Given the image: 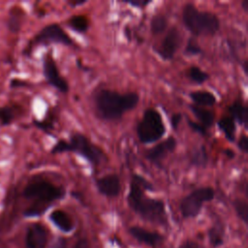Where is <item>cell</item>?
I'll return each mask as SVG.
<instances>
[{
	"instance_id": "11",
	"label": "cell",
	"mask_w": 248,
	"mask_h": 248,
	"mask_svg": "<svg viewBox=\"0 0 248 248\" xmlns=\"http://www.w3.org/2000/svg\"><path fill=\"white\" fill-rule=\"evenodd\" d=\"M176 145L177 141L175 138L170 136L163 141H160L151 148L147 149L144 153V157L153 165L157 166L158 168H162V162L175 150Z\"/></svg>"
},
{
	"instance_id": "7",
	"label": "cell",
	"mask_w": 248,
	"mask_h": 248,
	"mask_svg": "<svg viewBox=\"0 0 248 248\" xmlns=\"http://www.w3.org/2000/svg\"><path fill=\"white\" fill-rule=\"evenodd\" d=\"M215 192L209 187H200L185 196L180 202V211L185 218L196 217L202 210L204 202L214 199Z\"/></svg>"
},
{
	"instance_id": "26",
	"label": "cell",
	"mask_w": 248,
	"mask_h": 248,
	"mask_svg": "<svg viewBox=\"0 0 248 248\" xmlns=\"http://www.w3.org/2000/svg\"><path fill=\"white\" fill-rule=\"evenodd\" d=\"M233 207L237 216L247 224L248 222V205L247 202L241 199H236L233 201Z\"/></svg>"
},
{
	"instance_id": "34",
	"label": "cell",
	"mask_w": 248,
	"mask_h": 248,
	"mask_svg": "<svg viewBox=\"0 0 248 248\" xmlns=\"http://www.w3.org/2000/svg\"><path fill=\"white\" fill-rule=\"evenodd\" d=\"M182 120V114L177 112V113H173L170 117V126L173 130H176L180 124Z\"/></svg>"
},
{
	"instance_id": "3",
	"label": "cell",
	"mask_w": 248,
	"mask_h": 248,
	"mask_svg": "<svg viewBox=\"0 0 248 248\" xmlns=\"http://www.w3.org/2000/svg\"><path fill=\"white\" fill-rule=\"evenodd\" d=\"M127 202L130 208L144 220L160 225L167 223L165 202L147 197L144 190L132 180H130Z\"/></svg>"
},
{
	"instance_id": "19",
	"label": "cell",
	"mask_w": 248,
	"mask_h": 248,
	"mask_svg": "<svg viewBox=\"0 0 248 248\" xmlns=\"http://www.w3.org/2000/svg\"><path fill=\"white\" fill-rule=\"evenodd\" d=\"M189 108L195 117L199 120V123L203 125L206 129L213 126L215 122V115L212 110L195 105H190Z\"/></svg>"
},
{
	"instance_id": "12",
	"label": "cell",
	"mask_w": 248,
	"mask_h": 248,
	"mask_svg": "<svg viewBox=\"0 0 248 248\" xmlns=\"http://www.w3.org/2000/svg\"><path fill=\"white\" fill-rule=\"evenodd\" d=\"M98 192L108 198L117 197L121 191L120 178L116 173L105 174L95 181Z\"/></svg>"
},
{
	"instance_id": "40",
	"label": "cell",
	"mask_w": 248,
	"mask_h": 248,
	"mask_svg": "<svg viewBox=\"0 0 248 248\" xmlns=\"http://www.w3.org/2000/svg\"><path fill=\"white\" fill-rule=\"evenodd\" d=\"M225 155L229 158V159H232L234 157V152L232 149H226L225 150Z\"/></svg>"
},
{
	"instance_id": "5",
	"label": "cell",
	"mask_w": 248,
	"mask_h": 248,
	"mask_svg": "<svg viewBox=\"0 0 248 248\" xmlns=\"http://www.w3.org/2000/svg\"><path fill=\"white\" fill-rule=\"evenodd\" d=\"M182 22L194 36H214L220 29V19L216 14L200 11L192 3L183 7Z\"/></svg>"
},
{
	"instance_id": "33",
	"label": "cell",
	"mask_w": 248,
	"mask_h": 248,
	"mask_svg": "<svg viewBox=\"0 0 248 248\" xmlns=\"http://www.w3.org/2000/svg\"><path fill=\"white\" fill-rule=\"evenodd\" d=\"M152 1L151 0H131V1H124V3L132 6V7H135V8H138V9H143L145 8L146 6H148Z\"/></svg>"
},
{
	"instance_id": "15",
	"label": "cell",
	"mask_w": 248,
	"mask_h": 248,
	"mask_svg": "<svg viewBox=\"0 0 248 248\" xmlns=\"http://www.w3.org/2000/svg\"><path fill=\"white\" fill-rule=\"evenodd\" d=\"M24 17H25V14H24V11L21 9V7H18V6L11 7L8 14L7 21H6L7 27L10 30V32L16 33V34L18 33L23 24Z\"/></svg>"
},
{
	"instance_id": "35",
	"label": "cell",
	"mask_w": 248,
	"mask_h": 248,
	"mask_svg": "<svg viewBox=\"0 0 248 248\" xmlns=\"http://www.w3.org/2000/svg\"><path fill=\"white\" fill-rule=\"evenodd\" d=\"M85 3H87L86 0H70V1H67V4L72 7V8H77L78 6H81V5H84Z\"/></svg>"
},
{
	"instance_id": "6",
	"label": "cell",
	"mask_w": 248,
	"mask_h": 248,
	"mask_svg": "<svg viewBox=\"0 0 248 248\" xmlns=\"http://www.w3.org/2000/svg\"><path fill=\"white\" fill-rule=\"evenodd\" d=\"M136 131L140 142L150 144L160 140L166 135L167 128L161 113L156 108H148L138 122Z\"/></svg>"
},
{
	"instance_id": "4",
	"label": "cell",
	"mask_w": 248,
	"mask_h": 248,
	"mask_svg": "<svg viewBox=\"0 0 248 248\" xmlns=\"http://www.w3.org/2000/svg\"><path fill=\"white\" fill-rule=\"evenodd\" d=\"M72 152L83 157L93 167L100 166L107 160L103 149L92 142L86 136L81 133H74L70 136L69 140H59L50 149L52 155Z\"/></svg>"
},
{
	"instance_id": "41",
	"label": "cell",
	"mask_w": 248,
	"mask_h": 248,
	"mask_svg": "<svg viewBox=\"0 0 248 248\" xmlns=\"http://www.w3.org/2000/svg\"><path fill=\"white\" fill-rule=\"evenodd\" d=\"M242 70H243L244 74L247 76V74H248V61L247 60H244L242 62Z\"/></svg>"
},
{
	"instance_id": "31",
	"label": "cell",
	"mask_w": 248,
	"mask_h": 248,
	"mask_svg": "<svg viewBox=\"0 0 248 248\" xmlns=\"http://www.w3.org/2000/svg\"><path fill=\"white\" fill-rule=\"evenodd\" d=\"M209 238L213 245H219L222 242V233L218 228H212L209 232Z\"/></svg>"
},
{
	"instance_id": "10",
	"label": "cell",
	"mask_w": 248,
	"mask_h": 248,
	"mask_svg": "<svg viewBox=\"0 0 248 248\" xmlns=\"http://www.w3.org/2000/svg\"><path fill=\"white\" fill-rule=\"evenodd\" d=\"M182 43V37L180 31L176 26H172L169 29L165 35L163 41L161 42L158 48H156V53L165 61H170L173 59L177 49L180 47Z\"/></svg>"
},
{
	"instance_id": "23",
	"label": "cell",
	"mask_w": 248,
	"mask_h": 248,
	"mask_svg": "<svg viewBox=\"0 0 248 248\" xmlns=\"http://www.w3.org/2000/svg\"><path fill=\"white\" fill-rule=\"evenodd\" d=\"M209 162V156L204 145L194 149L190 155V163L197 168H206Z\"/></svg>"
},
{
	"instance_id": "27",
	"label": "cell",
	"mask_w": 248,
	"mask_h": 248,
	"mask_svg": "<svg viewBox=\"0 0 248 248\" xmlns=\"http://www.w3.org/2000/svg\"><path fill=\"white\" fill-rule=\"evenodd\" d=\"M131 180L134 181L136 184H138L144 191H154L153 184L140 174L133 173L132 176H131Z\"/></svg>"
},
{
	"instance_id": "9",
	"label": "cell",
	"mask_w": 248,
	"mask_h": 248,
	"mask_svg": "<svg viewBox=\"0 0 248 248\" xmlns=\"http://www.w3.org/2000/svg\"><path fill=\"white\" fill-rule=\"evenodd\" d=\"M43 75L46 82L59 92L66 94L69 91V84L67 80L60 75L56 62L50 53H46L44 56Z\"/></svg>"
},
{
	"instance_id": "32",
	"label": "cell",
	"mask_w": 248,
	"mask_h": 248,
	"mask_svg": "<svg viewBox=\"0 0 248 248\" xmlns=\"http://www.w3.org/2000/svg\"><path fill=\"white\" fill-rule=\"evenodd\" d=\"M237 147L242 153H244V154L248 153V138L245 134L241 135L240 138L238 139Z\"/></svg>"
},
{
	"instance_id": "18",
	"label": "cell",
	"mask_w": 248,
	"mask_h": 248,
	"mask_svg": "<svg viewBox=\"0 0 248 248\" xmlns=\"http://www.w3.org/2000/svg\"><path fill=\"white\" fill-rule=\"evenodd\" d=\"M130 233L137 240L148 245H155L162 239V236L159 233L148 232L140 227H132L130 229Z\"/></svg>"
},
{
	"instance_id": "20",
	"label": "cell",
	"mask_w": 248,
	"mask_h": 248,
	"mask_svg": "<svg viewBox=\"0 0 248 248\" xmlns=\"http://www.w3.org/2000/svg\"><path fill=\"white\" fill-rule=\"evenodd\" d=\"M217 127L223 133L226 140L230 142H233L235 140L236 136V124L235 121L229 116H222L217 121Z\"/></svg>"
},
{
	"instance_id": "30",
	"label": "cell",
	"mask_w": 248,
	"mask_h": 248,
	"mask_svg": "<svg viewBox=\"0 0 248 248\" xmlns=\"http://www.w3.org/2000/svg\"><path fill=\"white\" fill-rule=\"evenodd\" d=\"M34 125L39 128L40 130L44 131L45 133L46 134H50V131L53 130V124L52 122H49L47 120H42V121H39V120H34Z\"/></svg>"
},
{
	"instance_id": "25",
	"label": "cell",
	"mask_w": 248,
	"mask_h": 248,
	"mask_svg": "<svg viewBox=\"0 0 248 248\" xmlns=\"http://www.w3.org/2000/svg\"><path fill=\"white\" fill-rule=\"evenodd\" d=\"M188 77L197 84H202L209 79V75L198 66H191L189 68Z\"/></svg>"
},
{
	"instance_id": "16",
	"label": "cell",
	"mask_w": 248,
	"mask_h": 248,
	"mask_svg": "<svg viewBox=\"0 0 248 248\" xmlns=\"http://www.w3.org/2000/svg\"><path fill=\"white\" fill-rule=\"evenodd\" d=\"M189 97L195 106L202 107V108L212 107L217 103L216 96L212 92L207 90L192 91L190 92Z\"/></svg>"
},
{
	"instance_id": "1",
	"label": "cell",
	"mask_w": 248,
	"mask_h": 248,
	"mask_svg": "<svg viewBox=\"0 0 248 248\" xmlns=\"http://www.w3.org/2000/svg\"><path fill=\"white\" fill-rule=\"evenodd\" d=\"M24 199L32 201V204L24 211V216L34 217L43 214L51 202L65 197L66 191L50 180L34 176L30 178L22 189Z\"/></svg>"
},
{
	"instance_id": "39",
	"label": "cell",
	"mask_w": 248,
	"mask_h": 248,
	"mask_svg": "<svg viewBox=\"0 0 248 248\" xmlns=\"http://www.w3.org/2000/svg\"><path fill=\"white\" fill-rule=\"evenodd\" d=\"M240 6L245 13H248V0H242L240 2Z\"/></svg>"
},
{
	"instance_id": "22",
	"label": "cell",
	"mask_w": 248,
	"mask_h": 248,
	"mask_svg": "<svg viewBox=\"0 0 248 248\" xmlns=\"http://www.w3.org/2000/svg\"><path fill=\"white\" fill-rule=\"evenodd\" d=\"M67 26L78 34H84L89 29V20L84 15H74L68 19Z\"/></svg>"
},
{
	"instance_id": "36",
	"label": "cell",
	"mask_w": 248,
	"mask_h": 248,
	"mask_svg": "<svg viewBox=\"0 0 248 248\" xmlns=\"http://www.w3.org/2000/svg\"><path fill=\"white\" fill-rule=\"evenodd\" d=\"M74 248H89V243L86 239H80L76 242Z\"/></svg>"
},
{
	"instance_id": "37",
	"label": "cell",
	"mask_w": 248,
	"mask_h": 248,
	"mask_svg": "<svg viewBox=\"0 0 248 248\" xmlns=\"http://www.w3.org/2000/svg\"><path fill=\"white\" fill-rule=\"evenodd\" d=\"M50 248H66V241L62 238L56 240Z\"/></svg>"
},
{
	"instance_id": "8",
	"label": "cell",
	"mask_w": 248,
	"mask_h": 248,
	"mask_svg": "<svg viewBox=\"0 0 248 248\" xmlns=\"http://www.w3.org/2000/svg\"><path fill=\"white\" fill-rule=\"evenodd\" d=\"M32 45H44L59 44L64 46L73 45L71 37L64 31V29L57 23H50L44 26L32 39Z\"/></svg>"
},
{
	"instance_id": "14",
	"label": "cell",
	"mask_w": 248,
	"mask_h": 248,
	"mask_svg": "<svg viewBox=\"0 0 248 248\" xmlns=\"http://www.w3.org/2000/svg\"><path fill=\"white\" fill-rule=\"evenodd\" d=\"M228 110L230 112V116L235 122L243 126L245 129L248 128V108L240 100H236L231 104Z\"/></svg>"
},
{
	"instance_id": "38",
	"label": "cell",
	"mask_w": 248,
	"mask_h": 248,
	"mask_svg": "<svg viewBox=\"0 0 248 248\" xmlns=\"http://www.w3.org/2000/svg\"><path fill=\"white\" fill-rule=\"evenodd\" d=\"M180 248H199V247H198V245H197L195 242H193V241H187V242L183 243V244L180 246Z\"/></svg>"
},
{
	"instance_id": "13",
	"label": "cell",
	"mask_w": 248,
	"mask_h": 248,
	"mask_svg": "<svg viewBox=\"0 0 248 248\" xmlns=\"http://www.w3.org/2000/svg\"><path fill=\"white\" fill-rule=\"evenodd\" d=\"M47 240L46 231L41 224L31 225L26 232V248H45Z\"/></svg>"
},
{
	"instance_id": "17",
	"label": "cell",
	"mask_w": 248,
	"mask_h": 248,
	"mask_svg": "<svg viewBox=\"0 0 248 248\" xmlns=\"http://www.w3.org/2000/svg\"><path fill=\"white\" fill-rule=\"evenodd\" d=\"M49 219L59 230L64 232H69L74 229V223L71 217L64 210H53L49 214Z\"/></svg>"
},
{
	"instance_id": "29",
	"label": "cell",
	"mask_w": 248,
	"mask_h": 248,
	"mask_svg": "<svg viewBox=\"0 0 248 248\" xmlns=\"http://www.w3.org/2000/svg\"><path fill=\"white\" fill-rule=\"evenodd\" d=\"M187 122H188L189 127L191 128V130H192L194 133L199 134L200 136H202V137H204V136L207 135V129H206L203 125H202L201 123L194 122V121H192V120H190V119H188Z\"/></svg>"
},
{
	"instance_id": "28",
	"label": "cell",
	"mask_w": 248,
	"mask_h": 248,
	"mask_svg": "<svg viewBox=\"0 0 248 248\" xmlns=\"http://www.w3.org/2000/svg\"><path fill=\"white\" fill-rule=\"evenodd\" d=\"M202 52V47L200 46V45L197 43V41L194 38H190L186 44L185 49H184V53L185 55H199Z\"/></svg>"
},
{
	"instance_id": "2",
	"label": "cell",
	"mask_w": 248,
	"mask_h": 248,
	"mask_svg": "<svg viewBox=\"0 0 248 248\" xmlns=\"http://www.w3.org/2000/svg\"><path fill=\"white\" fill-rule=\"evenodd\" d=\"M140 102L136 92L119 93L110 89H100L94 95V106L98 116L107 121H117L134 109Z\"/></svg>"
},
{
	"instance_id": "21",
	"label": "cell",
	"mask_w": 248,
	"mask_h": 248,
	"mask_svg": "<svg viewBox=\"0 0 248 248\" xmlns=\"http://www.w3.org/2000/svg\"><path fill=\"white\" fill-rule=\"evenodd\" d=\"M20 107L15 104H9L0 107V124L2 126H9L17 117Z\"/></svg>"
},
{
	"instance_id": "24",
	"label": "cell",
	"mask_w": 248,
	"mask_h": 248,
	"mask_svg": "<svg viewBox=\"0 0 248 248\" xmlns=\"http://www.w3.org/2000/svg\"><path fill=\"white\" fill-rule=\"evenodd\" d=\"M168 28V18L165 15H154L150 20V30L153 35H161Z\"/></svg>"
}]
</instances>
